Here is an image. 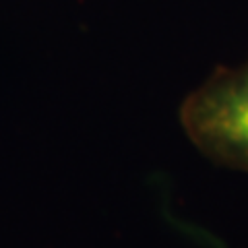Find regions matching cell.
Listing matches in <instances>:
<instances>
[{
  "label": "cell",
  "mask_w": 248,
  "mask_h": 248,
  "mask_svg": "<svg viewBox=\"0 0 248 248\" xmlns=\"http://www.w3.org/2000/svg\"><path fill=\"white\" fill-rule=\"evenodd\" d=\"M180 120L205 157L248 174V60L213 71L184 99Z\"/></svg>",
  "instance_id": "1"
}]
</instances>
